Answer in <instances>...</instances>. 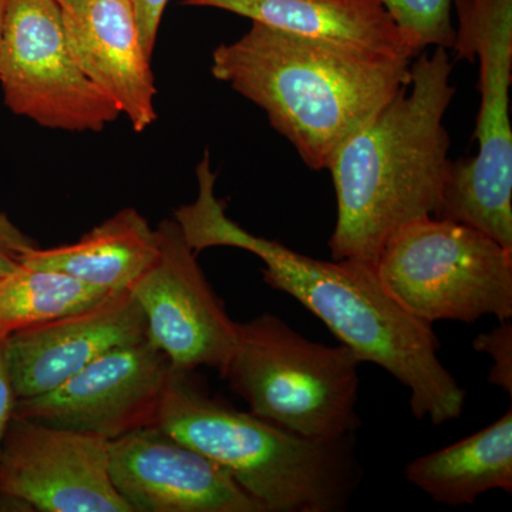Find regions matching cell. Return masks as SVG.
I'll use <instances>...</instances> for the list:
<instances>
[{"label":"cell","instance_id":"1","mask_svg":"<svg viewBox=\"0 0 512 512\" xmlns=\"http://www.w3.org/2000/svg\"><path fill=\"white\" fill-rule=\"evenodd\" d=\"M215 181L205 153L197 167V198L174 211L197 254L229 247L258 256L266 285L318 316L360 362L375 363L409 389L416 419L441 426L461 417L467 392L441 363L436 333L390 295L375 268L350 259L311 258L251 234L228 217L227 205L215 195Z\"/></svg>","mask_w":512,"mask_h":512},{"label":"cell","instance_id":"2","mask_svg":"<svg viewBox=\"0 0 512 512\" xmlns=\"http://www.w3.org/2000/svg\"><path fill=\"white\" fill-rule=\"evenodd\" d=\"M410 83L339 147L328 170L338 217L329 239L333 259L375 268L400 228L436 217L450 180L444 116L456 94L446 47L420 55Z\"/></svg>","mask_w":512,"mask_h":512},{"label":"cell","instance_id":"3","mask_svg":"<svg viewBox=\"0 0 512 512\" xmlns=\"http://www.w3.org/2000/svg\"><path fill=\"white\" fill-rule=\"evenodd\" d=\"M412 60L313 42L252 23L212 55L211 72L261 107L312 170L410 83Z\"/></svg>","mask_w":512,"mask_h":512},{"label":"cell","instance_id":"4","mask_svg":"<svg viewBox=\"0 0 512 512\" xmlns=\"http://www.w3.org/2000/svg\"><path fill=\"white\" fill-rule=\"evenodd\" d=\"M157 426L217 464L264 512H339L362 470L355 436L313 440L212 397L171 372Z\"/></svg>","mask_w":512,"mask_h":512},{"label":"cell","instance_id":"5","mask_svg":"<svg viewBox=\"0 0 512 512\" xmlns=\"http://www.w3.org/2000/svg\"><path fill=\"white\" fill-rule=\"evenodd\" d=\"M359 357L346 345L312 342L265 312L235 322V342L221 376L249 413L313 440L360 429Z\"/></svg>","mask_w":512,"mask_h":512},{"label":"cell","instance_id":"6","mask_svg":"<svg viewBox=\"0 0 512 512\" xmlns=\"http://www.w3.org/2000/svg\"><path fill=\"white\" fill-rule=\"evenodd\" d=\"M458 59L480 64L478 153L451 167L436 218L461 222L512 249V0H454Z\"/></svg>","mask_w":512,"mask_h":512},{"label":"cell","instance_id":"7","mask_svg":"<svg viewBox=\"0 0 512 512\" xmlns=\"http://www.w3.org/2000/svg\"><path fill=\"white\" fill-rule=\"evenodd\" d=\"M375 269L390 295L429 325L512 318V249L461 222L427 217L400 228Z\"/></svg>","mask_w":512,"mask_h":512},{"label":"cell","instance_id":"8","mask_svg":"<svg viewBox=\"0 0 512 512\" xmlns=\"http://www.w3.org/2000/svg\"><path fill=\"white\" fill-rule=\"evenodd\" d=\"M0 86L13 114L52 130H104L121 116L67 43L57 0H8Z\"/></svg>","mask_w":512,"mask_h":512},{"label":"cell","instance_id":"9","mask_svg":"<svg viewBox=\"0 0 512 512\" xmlns=\"http://www.w3.org/2000/svg\"><path fill=\"white\" fill-rule=\"evenodd\" d=\"M158 251L130 291L147 323V338L171 367L224 372L235 342V322L205 278L197 252L174 220L157 225Z\"/></svg>","mask_w":512,"mask_h":512},{"label":"cell","instance_id":"10","mask_svg":"<svg viewBox=\"0 0 512 512\" xmlns=\"http://www.w3.org/2000/svg\"><path fill=\"white\" fill-rule=\"evenodd\" d=\"M171 372L147 338L104 353L50 392L18 400L15 416L116 440L157 426Z\"/></svg>","mask_w":512,"mask_h":512},{"label":"cell","instance_id":"11","mask_svg":"<svg viewBox=\"0 0 512 512\" xmlns=\"http://www.w3.org/2000/svg\"><path fill=\"white\" fill-rule=\"evenodd\" d=\"M0 495L42 512H133L111 481L109 441L13 416Z\"/></svg>","mask_w":512,"mask_h":512},{"label":"cell","instance_id":"12","mask_svg":"<svg viewBox=\"0 0 512 512\" xmlns=\"http://www.w3.org/2000/svg\"><path fill=\"white\" fill-rule=\"evenodd\" d=\"M109 470L133 512H264L222 468L158 426L109 441Z\"/></svg>","mask_w":512,"mask_h":512},{"label":"cell","instance_id":"13","mask_svg":"<svg viewBox=\"0 0 512 512\" xmlns=\"http://www.w3.org/2000/svg\"><path fill=\"white\" fill-rule=\"evenodd\" d=\"M144 339L146 318L130 289L12 333L5 338V353L16 397L30 399L50 392L104 353Z\"/></svg>","mask_w":512,"mask_h":512},{"label":"cell","instance_id":"14","mask_svg":"<svg viewBox=\"0 0 512 512\" xmlns=\"http://www.w3.org/2000/svg\"><path fill=\"white\" fill-rule=\"evenodd\" d=\"M74 62L143 133L157 120L156 80L131 0H57Z\"/></svg>","mask_w":512,"mask_h":512},{"label":"cell","instance_id":"15","mask_svg":"<svg viewBox=\"0 0 512 512\" xmlns=\"http://www.w3.org/2000/svg\"><path fill=\"white\" fill-rule=\"evenodd\" d=\"M227 10L291 35L370 55L416 59L380 0H178Z\"/></svg>","mask_w":512,"mask_h":512},{"label":"cell","instance_id":"16","mask_svg":"<svg viewBox=\"0 0 512 512\" xmlns=\"http://www.w3.org/2000/svg\"><path fill=\"white\" fill-rule=\"evenodd\" d=\"M156 228L134 208H124L74 244L42 249L26 264L55 269L107 292L126 291L156 258Z\"/></svg>","mask_w":512,"mask_h":512},{"label":"cell","instance_id":"17","mask_svg":"<svg viewBox=\"0 0 512 512\" xmlns=\"http://www.w3.org/2000/svg\"><path fill=\"white\" fill-rule=\"evenodd\" d=\"M404 477L437 503L463 507L491 490L512 493V410L467 439L410 461Z\"/></svg>","mask_w":512,"mask_h":512},{"label":"cell","instance_id":"18","mask_svg":"<svg viewBox=\"0 0 512 512\" xmlns=\"http://www.w3.org/2000/svg\"><path fill=\"white\" fill-rule=\"evenodd\" d=\"M110 293L64 272L23 262L0 279V338L82 311Z\"/></svg>","mask_w":512,"mask_h":512},{"label":"cell","instance_id":"19","mask_svg":"<svg viewBox=\"0 0 512 512\" xmlns=\"http://www.w3.org/2000/svg\"><path fill=\"white\" fill-rule=\"evenodd\" d=\"M407 45L419 56L427 47H453L456 28L451 20L454 0H380Z\"/></svg>","mask_w":512,"mask_h":512},{"label":"cell","instance_id":"20","mask_svg":"<svg viewBox=\"0 0 512 512\" xmlns=\"http://www.w3.org/2000/svg\"><path fill=\"white\" fill-rule=\"evenodd\" d=\"M474 350L490 355L493 366L488 382L512 396V325L500 320V325L488 333H481L473 342Z\"/></svg>","mask_w":512,"mask_h":512},{"label":"cell","instance_id":"21","mask_svg":"<svg viewBox=\"0 0 512 512\" xmlns=\"http://www.w3.org/2000/svg\"><path fill=\"white\" fill-rule=\"evenodd\" d=\"M37 247L6 212L0 211V279L22 265L29 252Z\"/></svg>","mask_w":512,"mask_h":512},{"label":"cell","instance_id":"22","mask_svg":"<svg viewBox=\"0 0 512 512\" xmlns=\"http://www.w3.org/2000/svg\"><path fill=\"white\" fill-rule=\"evenodd\" d=\"M168 2L170 0H131L134 13H136L141 43H143L144 50L151 59H153L158 29H160L161 19H163Z\"/></svg>","mask_w":512,"mask_h":512},{"label":"cell","instance_id":"23","mask_svg":"<svg viewBox=\"0 0 512 512\" xmlns=\"http://www.w3.org/2000/svg\"><path fill=\"white\" fill-rule=\"evenodd\" d=\"M16 397L13 389L12 377H10L8 360L5 353V339L0 338V450L3 439L13 416H15Z\"/></svg>","mask_w":512,"mask_h":512},{"label":"cell","instance_id":"24","mask_svg":"<svg viewBox=\"0 0 512 512\" xmlns=\"http://www.w3.org/2000/svg\"><path fill=\"white\" fill-rule=\"evenodd\" d=\"M6 9H8V0H0V50H2L3 32H5Z\"/></svg>","mask_w":512,"mask_h":512}]
</instances>
